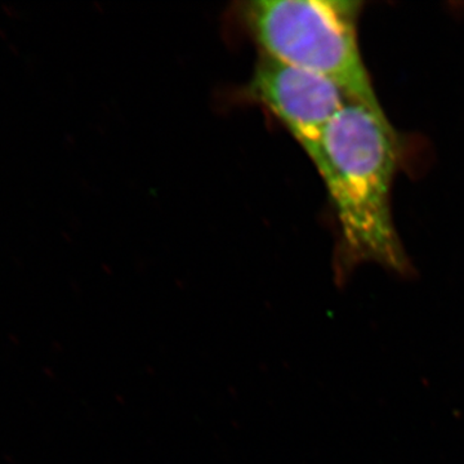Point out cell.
Here are the masks:
<instances>
[{"label": "cell", "mask_w": 464, "mask_h": 464, "mask_svg": "<svg viewBox=\"0 0 464 464\" xmlns=\"http://www.w3.org/2000/svg\"><path fill=\"white\" fill-rule=\"evenodd\" d=\"M319 169L341 225L337 280L372 262L400 276L413 273L393 224L391 190L398 143L381 106L348 101L328 125Z\"/></svg>", "instance_id": "obj_1"}, {"label": "cell", "mask_w": 464, "mask_h": 464, "mask_svg": "<svg viewBox=\"0 0 464 464\" xmlns=\"http://www.w3.org/2000/svg\"><path fill=\"white\" fill-rule=\"evenodd\" d=\"M362 3L261 0L250 21L267 56L337 84L350 101L381 106L357 39Z\"/></svg>", "instance_id": "obj_2"}, {"label": "cell", "mask_w": 464, "mask_h": 464, "mask_svg": "<svg viewBox=\"0 0 464 464\" xmlns=\"http://www.w3.org/2000/svg\"><path fill=\"white\" fill-rule=\"evenodd\" d=\"M253 87L259 99L282 119L319 170L328 125L350 101L344 92L324 76L268 56L259 63Z\"/></svg>", "instance_id": "obj_3"}]
</instances>
